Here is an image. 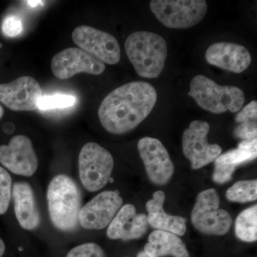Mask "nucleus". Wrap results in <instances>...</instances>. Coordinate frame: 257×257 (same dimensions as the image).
Here are the masks:
<instances>
[{
    "instance_id": "nucleus-1",
    "label": "nucleus",
    "mask_w": 257,
    "mask_h": 257,
    "mask_svg": "<svg viewBox=\"0 0 257 257\" xmlns=\"http://www.w3.org/2000/svg\"><path fill=\"white\" fill-rule=\"evenodd\" d=\"M157 100L156 89L150 83H126L104 98L98 110L99 121L108 133H127L146 119Z\"/></svg>"
},
{
    "instance_id": "nucleus-2",
    "label": "nucleus",
    "mask_w": 257,
    "mask_h": 257,
    "mask_svg": "<svg viewBox=\"0 0 257 257\" xmlns=\"http://www.w3.org/2000/svg\"><path fill=\"white\" fill-rule=\"evenodd\" d=\"M50 219L57 229L72 231L79 224L82 194L77 184L68 176H56L47 193Z\"/></svg>"
},
{
    "instance_id": "nucleus-3",
    "label": "nucleus",
    "mask_w": 257,
    "mask_h": 257,
    "mask_svg": "<svg viewBox=\"0 0 257 257\" xmlns=\"http://www.w3.org/2000/svg\"><path fill=\"white\" fill-rule=\"evenodd\" d=\"M128 60L140 77L157 78L165 68L167 45L165 39L154 32H134L125 42Z\"/></svg>"
},
{
    "instance_id": "nucleus-4",
    "label": "nucleus",
    "mask_w": 257,
    "mask_h": 257,
    "mask_svg": "<svg viewBox=\"0 0 257 257\" xmlns=\"http://www.w3.org/2000/svg\"><path fill=\"white\" fill-rule=\"evenodd\" d=\"M188 95L204 110L223 114L239 111L244 103V93L239 87L221 86L204 75L192 79Z\"/></svg>"
},
{
    "instance_id": "nucleus-5",
    "label": "nucleus",
    "mask_w": 257,
    "mask_h": 257,
    "mask_svg": "<svg viewBox=\"0 0 257 257\" xmlns=\"http://www.w3.org/2000/svg\"><path fill=\"white\" fill-rule=\"evenodd\" d=\"M114 160L110 152L95 143L83 146L79 155V178L89 192L100 190L110 179Z\"/></svg>"
},
{
    "instance_id": "nucleus-6",
    "label": "nucleus",
    "mask_w": 257,
    "mask_h": 257,
    "mask_svg": "<svg viewBox=\"0 0 257 257\" xmlns=\"http://www.w3.org/2000/svg\"><path fill=\"white\" fill-rule=\"evenodd\" d=\"M150 10L167 28L188 29L204 19L207 3L204 0H153Z\"/></svg>"
},
{
    "instance_id": "nucleus-7",
    "label": "nucleus",
    "mask_w": 257,
    "mask_h": 257,
    "mask_svg": "<svg viewBox=\"0 0 257 257\" xmlns=\"http://www.w3.org/2000/svg\"><path fill=\"white\" fill-rule=\"evenodd\" d=\"M219 197L214 189L198 194L193 207L191 219L194 227L201 233L221 236L229 231L232 218L228 211L219 208Z\"/></svg>"
},
{
    "instance_id": "nucleus-8",
    "label": "nucleus",
    "mask_w": 257,
    "mask_h": 257,
    "mask_svg": "<svg viewBox=\"0 0 257 257\" xmlns=\"http://www.w3.org/2000/svg\"><path fill=\"white\" fill-rule=\"evenodd\" d=\"M209 130L210 126L207 121L194 120L184 132L182 149L193 170H199L214 162L222 152L219 145L208 143Z\"/></svg>"
},
{
    "instance_id": "nucleus-9",
    "label": "nucleus",
    "mask_w": 257,
    "mask_h": 257,
    "mask_svg": "<svg viewBox=\"0 0 257 257\" xmlns=\"http://www.w3.org/2000/svg\"><path fill=\"white\" fill-rule=\"evenodd\" d=\"M74 43L103 63L116 64L121 59V50L116 38L107 32L86 25L74 29L72 35Z\"/></svg>"
},
{
    "instance_id": "nucleus-10",
    "label": "nucleus",
    "mask_w": 257,
    "mask_h": 257,
    "mask_svg": "<svg viewBox=\"0 0 257 257\" xmlns=\"http://www.w3.org/2000/svg\"><path fill=\"white\" fill-rule=\"evenodd\" d=\"M122 204V198L116 191L99 193L81 208L79 224L84 229H104L110 224Z\"/></svg>"
},
{
    "instance_id": "nucleus-11",
    "label": "nucleus",
    "mask_w": 257,
    "mask_h": 257,
    "mask_svg": "<svg viewBox=\"0 0 257 257\" xmlns=\"http://www.w3.org/2000/svg\"><path fill=\"white\" fill-rule=\"evenodd\" d=\"M138 151L152 183L159 186L168 183L175 173V166L163 144L147 137L139 141Z\"/></svg>"
},
{
    "instance_id": "nucleus-12",
    "label": "nucleus",
    "mask_w": 257,
    "mask_h": 257,
    "mask_svg": "<svg viewBox=\"0 0 257 257\" xmlns=\"http://www.w3.org/2000/svg\"><path fill=\"white\" fill-rule=\"evenodd\" d=\"M51 68L57 78L64 80L79 73L99 75L105 70V64L85 51L72 47L54 56Z\"/></svg>"
},
{
    "instance_id": "nucleus-13",
    "label": "nucleus",
    "mask_w": 257,
    "mask_h": 257,
    "mask_svg": "<svg viewBox=\"0 0 257 257\" xmlns=\"http://www.w3.org/2000/svg\"><path fill=\"white\" fill-rule=\"evenodd\" d=\"M0 163L15 175H33L38 167V159L30 139L25 135H17L8 145H1Z\"/></svg>"
},
{
    "instance_id": "nucleus-14",
    "label": "nucleus",
    "mask_w": 257,
    "mask_h": 257,
    "mask_svg": "<svg viewBox=\"0 0 257 257\" xmlns=\"http://www.w3.org/2000/svg\"><path fill=\"white\" fill-rule=\"evenodd\" d=\"M42 96L40 83L32 77L25 76L0 84V101L11 110H36Z\"/></svg>"
},
{
    "instance_id": "nucleus-15",
    "label": "nucleus",
    "mask_w": 257,
    "mask_h": 257,
    "mask_svg": "<svg viewBox=\"0 0 257 257\" xmlns=\"http://www.w3.org/2000/svg\"><path fill=\"white\" fill-rule=\"evenodd\" d=\"M149 228L145 214H138L133 204L122 206L108 226L106 235L110 239L123 241L138 239L146 234Z\"/></svg>"
},
{
    "instance_id": "nucleus-16",
    "label": "nucleus",
    "mask_w": 257,
    "mask_h": 257,
    "mask_svg": "<svg viewBox=\"0 0 257 257\" xmlns=\"http://www.w3.org/2000/svg\"><path fill=\"white\" fill-rule=\"evenodd\" d=\"M205 57L209 64L237 74L246 70L251 62L246 47L230 42L212 44L208 47Z\"/></svg>"
},
{
    "instance_id": "nucleus-17",
    "label": "nucleus",
    "mask_w": 257,
    "mask_h": 257,
    "mask_svg": "<svg viewBox=\"0 0 257 257\" xmlns=\"http://www.w3.org/2000/svg\"><path fill=\"white\" fill-rule=\"evenodd\" d=\"M165 201V193L157 191L154 193L152 199L147 202L149 225L157 230L168 231L179 236H183L187 231V220L180 216L167 214L164 209Z\"/></svg>"
},
{
    "instance_id": "nucleus-18",
    "label": "nucleus",
    "mask_w": 257,
    "mask_h": 257,
    "mask_svg": "<svg viewBox=\"0 0 257 257\" xmlns=\"http://www.w3.org/2000/svg\"><path fill=\"white\" fill-rule=\"evenodd\" d=\"M13 198L15 215L20 226L26 230L38 227L41 217L31 186L27 182H16L13 187Z\"/></svg>"
},
{
    "instance_id": "nucleus-19",
    "label": "nucleus",
    "mask_w": 257,
    "mask_h": 257,
    "mask_svg": "<svg viewBox=\"0 0 257 257\" xmlns=\"http://www.w3.org/2000/svg\"><path fill=\"white\" fill-rule=\"evenodd\" d=\"M144 251L150 257H189L188 250L179 236L161 230L150 234Z\"/></svg>"
},
{
    "instance_id": "nucleus-20",
    "label": "nucleus",
    "mask_w": 257,
    "mask_h": 257,
    "mask_svg": "<svg viewBox=\"0 0 257 257\" xmlns=\"http://www.w3.org/2000/svg\"><path fill=\"white\" fill-rule=\"evenodd\" d=\"M256 138L250 140H242L237 148L230 150L219 155L214 162L223 164L236 170L238 166L248 163L256 158Z\"/></svg>"
},
{
    "instance_id": "nucleus-21",
    "label": "nucleus",
    "mask_w": 257,
    "mask_h": 257,
    "mask_svg": "<svg viewBox=\"0 0 257 257\" xmlns=\"http://www.w3.org/2000/svg\"><path fill=\"white\" fill-rule=\"evenodd\" d=\"M236 236L245 242H254L257 239V206L241 211L235 223Z\"/></svg>"
},
{
    "instance_id": "nucleus-22",
    "label": "nucleus",
    "mask_w": 257,
    "mask_h": 257,
    "mask_svg": "<svg viewBox=\"0 0 257 257\" xmlns=\"http://www.w3.org/2000/svg\"><path fill=\"white\" fill-rule=\"evenodd\" d=\"M226 199L230 202L247 203L257 199V182L254 180L239 181L228 189Z\"/></svg>"
},
{
    "instance_id": "nucleus-23",
    "label": "nucleus",
    "mask_w": 257,
    "mask_h": 257,
    "mask_svg": "<svg viewBox=\"0 0 257 257\" xmlns=\"http://www.w3.org/2000/svg\"><path fill=\"white\" fill-rule=\"evenodd\" d=\"M77 102V98L71 94H55L51 95H42L38 104L40 110L64 109L74 106Z\"/></svg>"
},
{
    "instance_id": "nucleus-24",
    "label": "nucleus",
    "mask_w": 257,
    "mask_h": 257,
    "mask_svg": "<svg viewBox=\"0 0 257 257\" xmlns=\"http://www.w3.org/2000/svg\"><path fill=\"white\" fill-rule=\"evenodd\" d=\"M12 196V177L9 172L0 167V215L9 208Z\"/></svg>"
},
{
    "instance_id": "nucleus-25",
    "label": "nucleus",
    "mask_w": 257,
    "mask_h": 257,
    "mask_svg": "<svg viewBox=\"0 0 257 257\" xmlns=\"http://www.w3.org/2000/svg\"><path fill=\"white\" fill-rule=\"evenodd\" d=\"M66 257H106V255L96 243H85L72 248Z\"/></svg>"
},
{
    "instance_id": "nucleus-26",
    "label": "nucleus",
    "mask_w": 257,
    "mask_h": 257,
    "mask_svg": "<svg viewBox=\"0 0 257 257\" xmlns=\"http://www.w3.org/2000/svg\"><path fill=\"white\" fill-rule=\"evenodd\" d=\"M256 120L240 123L234 130L235 138L242 140H250L256 138Z\"/></svg>"
},
{
    "instance_id": "nucleus-27",
    "label": "nucleus",
    "mask_w": 257,
    "mask_h": 257,
    "mask_svg": "<svg viewBox=\"0 0 257 257\" xmlns=\"http://www.w3.org/2000/svg\"><path fill=\"white\" fill-rule=\"evenodd\" d=\"M23 30V23L18 16L9 15L5 19L3 24V31L7 37L18 36Z\"/></svg>"
},
{
    "instance_id": "nucleus-28",
    "label": "nucleus",
    "mask_w": 257,
    "mask_h": 257,
    "mask_svg": "<svg viewBox=\"0 0 257 257\" xmlns=\"http://www.w3.org/2000/svg\"><path fill=\"white\" fill-rule=\"evenodd\" d=\"M234 169L227 167L223 164L214 162V170L212 179L216 183L222 184L229 182L232 179L234 172Z\"/></svg>"
},
{
    "instance_id": "nucleus-29",
    "label": "nucleus",
    "mask_w": 257,
    "mask_h": 257,
    "mask_svg": "<svg viewBox=\"0 0 257 257\" xmlns=\"http://www.w3.org/2000/svg\"><path fill=\"white\" fill-rule=\"evenodd\" d=\"M256 119L257 101L254 100L251 101L249 104L245 106L236 116V121L237 123H242Z\"/></svg>"
},
{
    "instance_id": "nucleus-30",
    "label": "nucleus",
    "mask_w": 257,
    "mask_h": 257,
    "mask_svg": "<svg viewBox=\"0 0 257 257\" xmlns=\"http://www.w3.org/2000/svg\"><path fill=\"white\" fill-rule=\"evenodd\" d=\"M5 251V244L4 241L0 239V257L3 256Z\"/></svg>"
},
{
    "instance_id": "nucleus-31",
    "label": "nucleus",
    "mask_w": 257,
    "mask_h": 257,
    "mask_svg": "<svg viewBox=\"0 0 257 257\" xmlns=\"http://www.w3.org/2000/svg\"><path fill=\"white\" fill-rule=\"evenodd\" d=\"M27 3H28L29 5H30L31 7H33V8H35V7H37V5H41L42 3H43V2L41 1H28Z\"/></svg>"
},
{
    "instance_id": "nucleus-32",
    "label": "nucleus",
    "mask_w": 257,
    "mask_h": 257,
    "mask_svg": "<svg viewBox=\"0 0 257 257\" xmlns=\"http://www.w3.org/2000/svg\"><path fill=\"white\" fill-rule=\"evenodd\" d=\"M137 257H150L147 254L145 251H140V253H138V256Z\"/></svg>"
},
{
    "instance_id": "nucleus-33",
    "label": "nucleus",
    "mask_w": 257,
    "mask_h": 257,
    "mask_svg": "<svg viewBox=\"0 0 257 257\" xmlns=\"http://www.w3.org/2000/svg\"><path fill=\"white\" fill-rule=\"evenodd\" d=\"M3 114H4V109H3V106H0V119L3 117Z\"/></svg>"
},
{
    "instance_id": "nucleus-34",
    "label": "nucleus",
    "mask_w": 257,
    "mask_h": 257,
    "mask_svg": "<svg viewBox=\"0 0 257 257\" xmlns=\"http://www.w3.org/2000/svg\"><path fill=\"white\" fill-rule=\"evenodd\" d=\"M2 46H3V45H0V47H1Z\"/></svg>"
}]
</instances>
